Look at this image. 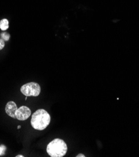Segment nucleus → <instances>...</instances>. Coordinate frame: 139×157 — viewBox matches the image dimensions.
<instances>
[{
	"label": "nucleus",
	"mask_w": 139,
	"mask_h": 157,
	"mask_svg": "<svg viewBox=\"0 0 139 157\" xmlns=\"http://www.w3.org/2000/svg\"><path fill=\"white\" fill-rule=\"evenodd\" d=\"M0 36H1L2 39L4 41H8L10 38V35L8 33H7L6 32H3L2 33H1Z\"/></svg>",
	"instance_id": "obj_7"
},
{
	"label": "nucleus",
	"mask_w": 139,
	"mask_h": 157,
	"mask_svg": "<svg viewBox=\"0 0 139 157\" xmlns=\"http://www.w3.org/2000/svg\"><path fill=\"white\" fill-rule=\"evenodd\" d=\"M50 120V114L43 109H39L32 115L31 124L35 130H43L48 126Z\"/></svg>",
	"instance_id": "obj_1"
},
{
	"label": "nucleus",
	"mask_w": 139,
	"mask_h": 157,
	"mask_svg": "<svg viewBox=\"0 0 139 157\" xmlns=\"http://www.w3.org/2000/svg\"><path fill=\"white\" fill-rule=\"evenodd\" d=\"M5 47V41L3 40L0 39V50H2Z\"/></svg>",
	"instance_id": "obj_9"
},
{
	"label": "nucleus",
	"mask_w": 139,
	"mask_h": 157,
	"mask_svg": "<svg viewBox=\"0 0 139 157\" xmlns=\"http://www.w3.org/2000/svg\"><path fill=\"white\" fill-rule=\"evenodd\" d=\"M46 151L52 157H62L67 152V145L63 140L56 138L48 145Z\"/></svg>",
	"instance_id": "obj_2"
},
{
	"label": "nucleus",
	"mask_w": 139,
	"mask_h": 157,
	"mask_svg": "<svg viewBox=\"0 0 139 157\" xmlns=\"http://www.w3.org/2000/svg\"><path fill=\"white\" fill-rule=\"evenodd\" d=\"M20 128H21V126L19 125V126H18V129H20Z\"/></svg>",
	"instance_id": "obj_12"
},
{
	"label": "nucleus",
	"mask_w": 139,
	"mask_h": 157,
	"mask_svg": "<svg viewBox=\"0 0 139 157\" xmlns=\"http://www.w3.org/2000/svg\"><path fill=\"white\" fill-rule=\"evenodd\" d=\"M21 92L26 97H38L41 92V87L35 82H30L21 87Z\"/></svg>",
	"instance_id": "obj_3"
},
{
	"label": "nucleus",
	"mask_w": 139,
	"mask_h": 157,
	"mask_svg": "<svg viewBox=\"0 0 139 157\" xmlns=\"http://www.w3.org/2000/svg\"><path fill=\"white\" fill-rule=\"evenodd\" d=\"M6 151V147L4 145H2L0 147V155H3Z\"/></svg>",
	"instance_id": "obj_8"
},
{
	"label": "nucleus",
	"mask_w": 139,
	"mask_h": 157,
	"mask_svg": "<svg viewBox=\"0 0 139 157\" xmlns=\"http://www.w3.org/2000/svg\"><path fill=\"white\" fill-rule=\"evenodd\" d=\"M18 107L14 101H10L7 103L5 106V112L6 114L13 118H16L15 117V112L17 110Z\"/></svg>",
	"instance_id": "obj_5"
},
{
	"label": "nucleus",
	"mask_w": 139,
	"mask_h": 157,
	"mask_svg": "<svg viewBox=\"0 0 139 157\" xmlns=\"http://www.w3.org/2000/svg\"><path fill=\"white\" fill-rule=\"evenodd\" d=\"M29 116H31L30 109L26 106H21L15 112V117L16 118L20 120L24 121L27 120Z\"/></svg>",
	"instance_id": "obj_4"
},
{
	"label": "nucleus",
	"mask_w": 139,
	"mask_h": 157,
	"mask_svg": "<svg viewBox=\"0 0 139 157\" xmlns=\"http://www.w3.org/2000/svg\"><path fill=\"white\" fill-rule=\"evenodd\" d=\"M17 157H23V155H17V156H16Z\"/></svg>",
	"instance_id": "obj_11"
},
{
	"label": "nucleus",
	"mask_w": 139,
	"mask_h": 157,
	"mask_svg": "<svg viewBox=\"0 0 139 157\" xmlns=\"http://www.w3.org/2000/svg\"><path fill=\"white\" fill-rule=\"evenodd\" d=\"M76 156V157H80V156H81V157H85V156L83 154H79V155H77Z\"/></svg>",
	"instance_id": "obj_10"
},
{
	"label": "nucleus",
	"mask_w": 139,
	"mask_h": 157,
	"mask_svg": "<svg viewBox=\"0 0 139 157\" xmlns=\"http://www.w3.org/2000/svg\"><path fill=\"white\" fill-rule=\"evenodd\" d=\"M9 27V23L8 20L3 19L1 21H0V28L2 30L5 31Z\"/></svg>",
	"instance_id": "obj_6"
}]
</instances>
